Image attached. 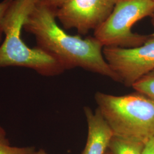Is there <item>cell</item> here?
<instances>
[{"label":"cell","instance_id":"cell-6","mask_svg":"<svg viewBox=\"0 0 154 154\" xmlns=\"http://www.w3.org/2000/svg\"><path fill=\"white\" fill-rule=\"evenodd\" d=\"M117 1L69 0L56 11V18L65 29H75L85 35L105 22Z\"/></svg>","mask_w":154,"mask_h":154},{"label":"cell","instance_id":"cell-3","mask_svg":"<svg viewBox=\"0 0 154 154\" xmlns=\"http://www.w3.org/2000/svg\"><path fill=\"white\" fill-rule=\"evenodd\" d=\"M97 109L113 135L146 143L154 137V100L135 91L125 95L97 92Z\"/></svg>","mask_w":154,"mask_h":154},{"label":"cell","instance_id":"cell-7","mask_svg":"<svg viewBox=\"0 0 154 154\" xmlns=\"http://www.w3.org/2000/svg\"><path fill=\"white\" fill-rule=\"evenodd\" d=\"M84 112L88 124V136L81 154H105L113 133L98 109L93 111L86 106L84 107Z\"/></svg>","mask_w":154,"mask_h":154},{"label":"cell","instance_id":"cell-5","mask_svg":"<svg viewBox=\"0 0 154 154\" xmlns=\"http://www.w3.org/2000/svg\"><path fill=\"white\" fill-rule=\"evenodd\" d=\"M103 53L111 69L127 87L154 70V34L143 44L134 48L105 47Z\"/></svg>","mask_w":154,"mask_h":154},{"label":"cell","instance_id":"cell-9","mask_svg":"<svg viewBox=\"0 0 154 154\" xmlns=\"http://www.w3.org/2000/svg\"><path fill=\"white\" fill-rule=\"evenodd\" d=\"M35 150L34 147L11 146L5 130L0 126V154H31Z\"/></svg>","mask_w":154,"mask_h":154},{"label":"cell","instance_id":"cell-16","mask_svg":"<svg viewBox=\"0 0 154 154\" xmlns=\"http://www.w3.org/2000/svg\"><path fill=\"white\" fill-rule=\"evenodd\" d=\"M105 154H111V153L110 152V151L109 149H107V151H106V152L105 153Z\"/></svg>","mask_w":154,"mask_h":154},{"label":"cell","instance_id":"cell-2","mask_svg":"<svg viewBox=\"0 0 154 154\" xmlns=\"http://www.w3.org/2000/svg\"><path fill=\"white\" fill-rule=\"evenodd\" d=\"M35 5V0H13L3 21L5 39L0 46V67L20 66L44 76L65 71L54 57L36 46L28 47L21 37L24 22Z\"/></svg>","mask_w":154,"mask_h":154},{"label":"cell","instance_id":"cell-14","mask_svg":"<svg viewBox=\"0 0 154 154\" xmlns=\"http://www.w3.org/2000/svg\"><path fill=\"white\" fill-rule=\"evenodd\" d=\"M31 154H48L45 150L42 149H39L37 151H34L33 153Z\"/></svg>","mask_w":154,"mask_h":154},{"label":"cell","instance_id":"cell-13","mask_svg":"<svg viewBox=\"0 0 154 154\" xmlns=\"http://www.w3.org/2000/svg\"><path fill=\"white\" fill-rule=\"evenodd\" d=\"M142 154H154V137L145 143Z\"/></svg>","mask_w":154,"mask_h":154},{"label":"cell","instance_id":"cell-11","mask_svg":"<svg viewBox=\"0 0 154 154\" xmlns=\"http://www.w3.org/2000/svg\"><path fill=\"white\" fill-rule=\"evenodd\" d=\"M69 0H35V4L57 11Z\"/></svg>","mask_w":154,"mask_h":154},{"label":"cell","instance_id":"cell-10","mask_svg":"<svg viewBox=\"0 0 154 154\" xmlns=\"http://www.w3.org/2000/svg\"><path fill=\"white\" fill-rule=\"evenodd\" d=\"M135 91L154 100V70L140 78L132 86Z\"/></svg>","mask_w":154,"mask_h":154},{"label":"cell","instance_id":"cell-4","mask_svg":"<svg viewBox=\"0 0 154 154\" xmlns=\"http://www.w3.org/2000/svg\"><path fill=\"white\" fill-rule=\"evenodd\" d=\"M152 0H118L110 16L94 30V37L105 47L134 48L143 44L149 35L133 33L132 26L152 16Z\"/></svg>","mask_w":154,"mask_h":154},{"label":"cell","instance_id":"cell-8","mask_svg":"<svg viewBox=\"0 0 154 154\" xmlns=\"http://www.w3.org/2000/svg\"><path fill=\"white\" fill-rule=\"evenodd\" d=\"M144 144L140 140L113 135L108 149L111 154H142Z\"/></svg>","mask_w":154,"mask_h":154},{"label":"cell","instance_id":"cell-12","mask_svg":"<svg viewBox=\"0 0 154 154\" xmlns=\"http://www.w3.org/2000/svg\"><path fill=\"white\" fill-rule=\"evenodd\" d=\"M13 0H3L0 2V43L2 39L4 34L3 31V21L6 13L9 9Z\"/></svg>","mask_w":154,"mask_h":154},{"label":"cell","instance_id":"cell-15","mask_svg":"<svg viewBox=\"0 0 154 154\" xmlns=\"http://www.w3.org/2000/svg\"><path fill=\"white\" fill-rule=\"evenodd\" d=\"M152 2H153V4H154V11H153V12H152V16H151V22H152V25L154 26V0H152Z\"/></svg>","mask_w":154,"mask_h":154},{"label":"cell","instance_id":"cell-1","mask_svg":"<svg viewBox=\"0 0 154 154\" xmlns=\"http://www.w3.org/2000/svg\"><path fill=\"white\" fill-rule=\"evenodd\" d=\"M55 11L35 4L26 18L23 28L35 37L37 46L54 57L65 70L80 67L121 83L106 61L99 41L94 37L83 39L66 33L57 23Z\"/></svg>","mask_w":154,"mask_h":154}]
</instances>
